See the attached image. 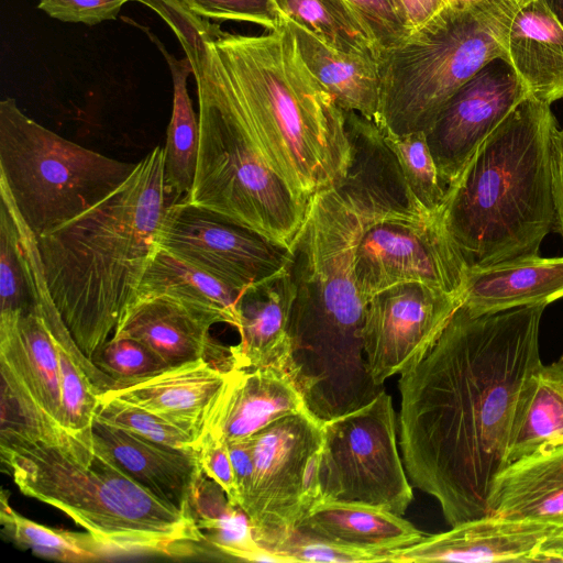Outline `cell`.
I'll use <instances>...</instances> for the list:
<instances>
[{
	"instance_id": "cell-1",
	"label": "cell",
	"mask_w": 563,
	"mask_h": 563,
	"mask_svg": "<svg viewBox=\"0 0 563 563\" xmlns=\"http://www.w3.org/2000/svg\"><path fill=\"white\" fill-rule=\"evenodd\" d=\"M545 305L472 314L462 305L440 336L400 374V449L412 486L446 522L489 515L520 398L541 365Z\"/></svg>"
},
{
	"instance_id": "cell-2",
	"label": "cell",
	"mask_w": 563,
	"mask_h": 563,
	"mask_svg": "<svg viewBox=\"0 0 563 563\" xmlns=\"http://www.w3.org/2000/svg\"><path fill=\"white\" fill-rule=\"evenodd\" d=\"M207 49L198 99L234 119L298 198L309 201L344 178V111L309 73L284 21L262 35L223 32Z\"/></svg>"
},
{
	"instance_id": "cell-3",
	"label": "cell",
	"mask_w": 563,
	"mask_h": 563,
	"mask_svg": "<svg viewBox=\"0 0 563 563\" xmlns=\"http://www.w3.org/2000/svg\"><path fill=\"white\" fill-rule=\"evenodd\" d=\"M357 212L334 187L316 192L289 252L295 284L289 339L290 376L321 420L350 412L382 389L364 352L367 298L354 275L362 230Z\"/></svg>"
},
{
	"instance_id": "cell-4",
	"label": "cell",
	"mask_w": 563,
	"mask_h": 563,
	"mask_svg": "<svg viewBox=\"0 0 563 563\" xmlns=\"http://www.w3.org/2000/svg\"><path fill=\"white\" fill-rule=\"evenodd\" d=\"M170 195L155 146L104 199L37 238L51 297L91 361L114 333L158 250Z\"/></svg>"
},
{
	"instance_id": "cell-5",
	"label": "cell",
	"mask_w": 563,
	"mask_h": 563,
	"mask_svg": "<svg viewBox=\"0 0 563 563\" xmlns=\"http://www.w3.org/2000/svg\"><path fill=\"white\" fill-rule=\"evenodd\" d=\"M0 454L23 495L63 511L115 554L186 555L205 541L192 514L134 481L92 431L2 434Z\"/></svg>"
},
{
	"instance_id": "cell-6",
	"label": "cell",
	"mask_w": 563,
	"mask_h": 563,
	"mask_svg": "<svg viewBox=\"0 0 563 563\" xmlns=\"http://www.w3.org/2000/svg\"><path fill=\"white\" fill-rule=\"evenodd\" d=\"M550 104L527 96L448 188L442 216L468 267L539 254L554 228Z\"/></svg>"
},
{
	"instance_id": "cell-7",
	"label": "cell",
	"mask_w": 563,
	"mask_h": 563,
	"mask_svg": "<svg viewBox=\"0 0 563 563\" xmlns=\"http://www.w3.org/2000/svg\"><path fill=\"white\" fill-rule=\"evenodd\" d=\"M510 26L449 4L379 59L375 123L397 135L424 132L445 101L483 66L508 57Z\"/></svg>"
},
{
	"instance_id": "cell-8",
	"label": "cell",
	"mask_w": 563,
	"mask_h": 563,
	"mask_svg": "<svg viewBox=\"0 0 563 563\" xmlns=\"http://www.w3.org/2000/svg\"><path fill=\"white\" fill-rule=\"evenodd\" d=\"M135 166L41 125L14 98L0 102V189L36 239L104 199Z\"/></svg>"
},
{
	"instance_id": "cell-9",
	"label": "cell",
	"mask_w": 563,
	"mask_h": 563,
	"mask_svg": "<svg viewBox=\"0 0 563 563\" xmlns=\"http://www.w3.org/2000/svg\"><path fill=\"white\" fill-rule=\"evenodd\" d=\"M200 141L195 177L183 199L289 249L308 202L298 198L228 113L198 99Z\"/></svg>"
},
{
	"instance_id": "cell-10",
	"label": "cell",
	"mask_w": 563,
	"mask_h": 563,
	"mask_svg": "<svg viewBox=\"0 0 563 563\" xmlns=\"http://www.w3.org/2000/svg\"><path fill=\"white\" fill-rule=\"evenodd\" d=\"M320 484V501H360L406 512L412 486L397 448L393 400L383 388L367 404L323 421Z\"/></svg>"
},
{
	"instance_id": "cell-11",
	"label": "cell",
	"mask_w": 563,
	"mask_h": 563,
	"mask_svg": "<svg viewBox=\"0 0 563 563\" xmlns=\"http://www.w3.org/2000/svg\"><path fill=\"white\" fill-rule=\"evenodd\" d=\"M252 438L254 473L242 509L256 542L269 551L321 500L323 420L303 411L276 420Z\"/></svg>"
},
{
	"instance_id": "cell-12",
	"label": "cell",
	"mask_w": 563,
	"mask_h": 563,
	"mask_svg": "<svg viewBox=\"0 0 563 563\" xmlns=\"http://www.w3.org/2000/svg\"><path fill=\"white\" fill-rule=\"evenodd\" d=\"M467 269L442 212L420 221L388 219L365 223L354 252L355 280L367 299L409 282L463 296Z\"/></svg>"
},
{
	"instance_id": "cell-13",
	"label": "cell",
	"mask_w": 563,
	"mask_h": 563,
	"mask_svg": "<svg viewBox=\"0 0 563 563\" xmlns=\"http://www.w3.org/2000/svg\"><path fill=\"white\" fill-rule=\"evenodd\" d=\"M157 243L239 292L289 262L287 249L183 198L168 206Z\"/></svg>"
},
{
	"instance_id": "cell-14",
	"label": "cell",
	"mask_w": 563,
	"mask_h": 563,
	"mask_svg": "<svg viewBox=\"0 0 563 563\" xmlns=\"http://www.w3.org/2000/svg\"><path fill=\"white\" fill-rule=\"evenodd\" d=\"M462 302V295L419 282L397 284L371 296L363 343L374 384L380 387L419 361Z\"/></svg>"
},
{
	"instance_id": "cell-15",
	"label": "cell",
	"mask_w": 563,
	"mask_h": 563,
	"mask_svg": "<svg viewBox=\"0 0 563 563\" xmlns=\"http://www.w3.org/2000/svg\"><path fill=\"white\" fill-rule=\"evenodd\" d=\"M529 95L509 58L496 57L445 101L424 134L446 190L485 139Z\"/></svg>"
},
{
	"instance_id": "cell-16",
	"label": "cell",
	"mask_w": 563,
	"mask_h": 563,
	"mask_svg": "<svg viewBox=\"0 0 563 563\" xmlns=\"http://www.w3.org/2000/svg\"><path fill=\"white\" fill-rule=\"evenodd\" d=\"M344 115L351 157L344 178L334 188L363 224L388 219L420 221L434 216L416 199L375 121L353 111H344Z\"/></svg>"
},
{
	"instance_id": "cell-17",
	"label": "cell",
	"mask_w": 563,
	"mask_h": 563,
	"mask_svg": "<svg viewBox=\"0 0 563 563\" xmlns=\"http://www.w3.org/2000/svg\"><path fill=\"white\" fill-rule=\"evenodd\" d=\"M562 526L496 515L467 520L448 531L384 554L383 562H532L541 543Z\"/></svg>"
},
{
	"instance_id": "cell-18",
	"label": "cell",
	"mask_w": 563,
	"mask_h": 563,
	"mask_svg": "<svg viewBox=\"0 0 563 563\" xmlns=\"http://www.w3.org/2000/svg\"><path fill=\"white\" fill-rule=\"evenodd\" d=\"M228 371L199 358L137 380L115 382L99 398L137 406L199 440L225 385Z\"/></svg>"
},
{
	"instance_id": "cell-19",
	"label": "cell",
	"mask_w": 563,
	"mask_h": 563,
	"mask_svg": "<svg viewBox=\"0 0 563 563\" xmlns=\"http://www.w3.org/2000/svg\"><path fill=\"white\" fill-rule=\"evenodd\" d=\"M310 411L292 378L274 366L229 368L205 431L230 442L251 438L276 420Z\"/></svg>"
},
{
	"instance_id": "cell-20",
	"label": "cell",
	"mask_w": 563,
	"mask_h": 563,
	"mask_svg": "<svg viewBox=\"0 0 563 563\" xmlns=\"http://www.w3.org/2000/svg\"><path fill=\"white\" fill-rule=\"evenodd\" d=\"M294 299L295 284L288 264L240 292L235 327L240 341L229 347L232 368L274 366L290 376L288 330Z\"/></svg>"
},
{
	"instance_id": "cell-21",
	"label": "cell",
	"mask_w": 563,
	"mask_h": 563,
	"mask_svg": "<svg viewBox=\"0 0 563 563\" xmlns=\"http://www.w3.org/2000/svg\"><path fill=\"white\" fill-rule=\"evenodd\" d=\"M0 373L53 427L63 429L57 349L34 307L26 312L0 314Z\"/></svg>"
},
{
	"instance_id": "cell-22",
	"label": "cell",
	"mask_w": 563,
	"mask_h": 563,
	"mask_svg": "<svg viewBox=\"0 0 563 563\" xmlns=\"http://www.w3.org/2000/svg\"><path fill=\"white\" fill-rule=\"evenodd\" d=\"M217 323H222L219 317L178 299L141 298L129 305L112 338L139 341L169 366H176L210 353L230 357V349L210 338V329Z\"/></svg>"
},
{
	"instance_id": "cell-23",
	"label": "cell",
	"mask_w": 563,
	"mask_h": 563,
	"mask_svg": "<svg viewBox=\"0 0 563 563\" xmlns=\"http://www.w3.org/2000/svg\"><path fill=\"white\" fill-rule=\"evenodd\" d=\"M92 439L134 481L194 515L192 500L202 475L196 452L154 443L96 417Z\"/></svg>"
},
{
	"instance_id": "cell-24",
	"label": "cell",
	"mask_w": 563,
	"mask_h": 563,
	"mask_svg": "<svg viewBox=\"0 0 563 563\" xmlns=\"http://www.w3.org/2000/svg\"><path fill=\"white\" fill-rule=\"evenodd\" d=\"M563 297V256L528 255L467 269L462 306L472 314L545 305Z\"/></svg>"
},
{
	"instance_id": "cell-25",
	"label": "cell",
	"mask_w": 563,
	"mask_h": 563,
	"mask_svg": "<svg viewBox=\"0 0 563 563\" xmlns=\"http://www.w3.org/2000/svg\"><path fill=\"white\" fill-rule=\"evenodd\" d=\"M296 530L368 551L380 556L419 542L424 534L391 510L366 503L322 500L301 519Z\"/></svg>"
},
{
	"instance_id": "cell-26",
	"label": "cell",
	"mask_w": 563,
	"mask_h": 563,
	"mask_svg": "<svg viewBox=\"0 0 563 563\" xmlns=\"http://www.w3.org/2000/svg\"><path fill=\"white\" fill-rule=\"evenodd\" d=\"M487 504L492 515L563 527V444L507 464Z\"/></svg>"
},
{
	"instance_id": "cell-27",
	"label": "cell",
	"mask_w": 563,
	"mask_h": 563,
	"mask_svg": "<svg viewBox=\"0 0 563 563\" xmlns=\"http://www.w3.org/2000/svg\"><path fill=\"white\" fill-rule=\"evenodd\" d=\"M507 54L531 96L548 104L563 98V27L541 0L514 16Z\"/></svg>"
},
{
	"instance_id": "cell-28",
	"label": "cell",
	"mask_w": 563,
	"mask_h": 563,
	"mask_svg": "<svg viewBox=\"0 0 563 563\" xmlns=\"http://www.w3.org/2000/svg\"><path fill=\"white\" fill-rule=\"evenodd\" d=\"M294 35L299 56L309 73L343 111L375 121L379 104L378 60L336 51L296 23L283 20Z\"/></svg>"
},
{
	"instance_id": "cell-29",
	"label": "cell",
	"mask_w": 563,
	"mask_h": 563,
	"mask_svg": "<svg viewBox=\"0 0 563 563\" xmlns=\"http://www.w3.org/2000/svg\"><path fill=\"white\" fill-rule=\"evenodd\" d=\"M563 444V355L536 369L523 391L507 464Z\"/></svg>"
},
{
	"instance_id": "cell-30",
	"label": "cell",
	"mask_w": 563,
	"mask_h": 563,
	"mask_svg": "<svg viewBox=\"0 0 563 563\" xmlns=\"http://www.w3.org/2000/svg\"><path fill=\"white\" fill-rule=\"evenodd\" d=\"M167 296L219 317L222 323L236 327L240 292L209 274L180 261L161 249L148 263L134 300Z\"/></svg>"
},
{
	"instance_id": "cell-31",
	"label": "cell",
	"mask_w": 563,
	"mask_h": 563,
	"mask_svg": "<svg viewBox=\"0 0 563 563\" xmlns=\"http://www.w3.org/2000/svg\"><path fill=\"white\" fill-rule=\"evenodd\" d=\"M143 30L166 59L173 81V108L167 128L165 155V185L173 200L187 196L190 191L200 141L199 118H197L188 95L187 79L192 73L188 58L177 59L163 43L146 27L129 21Z\"/></svg>"
},
{
	"instance_id": "cell-32",
	"label": "cell",
	"mask_w": 563,
	"mask_h": 563,
	"mask_svg": "<svg viewBox=\"0 0 563 563\" xmlns=\"http://www.w3.org/2000/svg\"><path fill=\"white\" fill-rule=\"evenodd\" d=\"M192 510L205 541L222 559L285 563L256 542L246 512L232 504L223 489L203 473L195 492Z\"/></svg>"
},
{
	"instance_id": "cell-33",
	"label": "cell",
	"mask_w": 563,
	"mask_h": 563,
	"mask_svg": "<svg viewBox=\"0 0 563 563\" xmlns=\"http://www.w3.org/2000/svg\"><path fill=\"white\" fill-rule=\"evenodd\" d=\"M282 20L302 26L325 45L378 60L382 51L346 0H273Z\"/></svg>"
},
{
	"instance_id": "cell-34",
	"label": "cell",
	"mask_w": 563,
	"mask_h": 563,
	"mask_svg": "<svg viewBox=\"0 0 563 563\" xmlns=\"http://www.w3.org/2000/svg\"><path fill=\"white\" fill-rule=\"evenodd\" d=\"M0 522L3 532L16 545L43 559L84 563L110 560L117 554L89 532L51 528L16 512L1 496Z\"/></svg>"
},
{
	"instance_id": "cell-35",
	"label": "cell",
	"mask_w": 563,
	"mask_h": 563,
	"mask_svg": "<svg viewBox=\"0 0 563 563\" xmlns=\"http://www.w3.org/2000/svg\"><path fill=\"white\" fill-rule=\"evenodd\" d=\"M382 132L385 142L397 156L406 181L418 202L430 214L441 213L446 188L440 178L424 132L402 135L386 130Z\"/></svg>"
},
{
	"instance_id": "cell-36",
	"label": "cell",
	"mask_w": 563,
	"mask_h": 563,
	"mask_svg": "<svg viewBox=\"0 0 563 563\" xmlns=\"http://www.w3.org/2000/svg\"><path fill=\"white\" fill-rule=\"evenodd\" d=\"M0 314L26 312L33 305L19 229L3 201L0 205Z\"/></svg>"
},
{
	"instance_id": "cell-37",
	"label": "cell",
	"mask_w": 563,
	"mask_h": 563,
	"mask_svg": "<svg viewBox=\"0 0 563 563\" xmlns=\"http://www.w3.org/2000/svg\"><path fill=\"white\" fill-rule=\"evenodd\" d=\"M96 418L154 443L196 452L198 439L194 434L137 406L99 398Z\"/></svg>"
},
{
	"instance_id": "cell-38",
	"label": "cell",
	"mask_w": 563,
	"mask_h": 563,
	"mask_svg": "<svg viewBox=\"0 0 563 563\" xmlns=\"http://www.w3.org/2000/svg\"><path fill=\"white\" fill-rule=\"evenodd\" d=\"M155 11L176 34L192 74L197 77L207 58L208 44L224 31L195 12L185 0H135Z\"/></svg>"
},
{
	"instance_id": "cell-39",
	"label": "cell",
	"mask_w": 563,
	"mask_h": 563,
	"mask_svg": "<svg viewBox=\"0 0 563 563\" xmlns=\"http://www.w3.org/2000/svg\"><path fill=\"white\" fill-rule=\"evenodd\" d=\"M91 361L114 383L137 380L172 367L146 345L128 338L111 336Z\"/></svg>"
},
{
	"instance_id": "cell-40",
	"label": "cell",
	"mask_w": 563,
	"mask_h": 563,
	"mask_svg": "<svg viewBox=\"0 0 563 563\" xmlns=\"http://www.w3.org/2000/svg\"><path fill=\"white\" fill-rule=\"evenodd\" d=\"M269 551L280 556L285 563L380 562L378 554L317 538L298 530H294L275 543Z\"/></svg>"
},
{
	"instance_id": "cell-41",
	"label": "cell",
	"mask_w": 563,
	"mask_h": 563,
	"mask_svg": "<svg viewBox=\"0 0 563 563\" xmlns=\"http://www.w3.org/2000/svg\"><path fill=\"white\" fill-rule=\"evenodd\" d=\"M199 15L208 20L241 21L258 24L267 31L282 23L273 0H185Z\"/></svg>"
},
{
	"instance_id": "cell-42",
	"label": "cell",
	"mask_w": 563,
	"mask_h": 563,
	"mask_svg": "<svg viewBox=\"0 0 563 563\" xmlns=\"http://www.w3.org/2000/svg\"><path fill=\"white\" fill-rule=\"evenodd\" d=\"M195 451L201 472L223 489L232 504L240 506L227 441L205 431L199 438Z\"/></svg>"
},
{
	"instance_id": "cell-43",
	"label": "cell",
	"mask_w": 563,
	"mask_h": 563,
	"mask_svg": "<svg viewBox=\"0 0 563 563\" xmlns=\"http://www.w3.org/2000/svg\"><path fill=\"white\" fill-rule=\"evenodd\" d=\"M360 15L382 54L408 35L389 0H346Z\"/></svg>"
},
{
	"instance_id": "cell-44",
	"label": "cell",
	"mask_w": 563,
	"mask_h": 563,
	"mask_svg": "<svg viewBox=\"0 0 563 563\" xmlns=\"http://www.w3.org/2000/svg\"><path fill=\"white\" fill-rule=\"evenodd\" d=\"M129 1L135 0H40L37 7L53 19L91 26L115 20Z\"/></svg>"
},
{
	"instance_id": "cell-45",
	"label": "cell",
	"mask_w": 563,
	"mask_h": 563,
	"mask_svg": "<svg viewBox=\"0 0 563 563\" xmlns=\"http://www.w3.org/2000/svg\"><path fill=\"white\" fill-rule=\"evenodd\" d=\"M550 169L555 216L553 229L563 239V129L559 128L558 122L550 132Z\"/></svg>"
},
{
	"instance_id": "cell-46",
	"label": "cell",
	"mask_w": 563,
	"mask_h": 563,
	"mask_svg": "<svg viewBox=\"0 0 563 563\" xmlns=\"http://www.w3.org/2000/svg\"><path fill=\"white\" fill-rule=\"evenodd\" d=\"M227 443L242 508L251 489L254 473L253 438Z\"/></svg>"
},
{
	"instance_id": "cell-47",
	"label": "cell",
	"mask_w": 563,
	"mask_h": 563,
	"mask_svg": "<svg viewBox=\"0 0 563 563\" xmlns=\"http://www.w3.org/2000/svg\"><path fill=\"white\" fill-rule=\"evenodd\" d=\"M399 21L410 34L446 4V0H389Z\"/></svg>"
},
{
	"instance_id": "cell-48",
	"label": "cell",
	"mask_w": 563,
	"mask_h": 563,
	"mask_svg": "<svg viewBox=\"0 0 563 563\" xmlns=\"http://www.w3.org/2000/svg\"><path fill=\"white\" fill-rule=\"evenodd\" d=\"M532 0H446L455 8L478 10L510 26L516 13Z\"/></svg>"
},
{
	"instance_id": "cell-49",
	"label": "cell",
	"mask_w": 563,
	"mask_h": 563,
	"mask_svg": "<svg viewBox=\"0 0 563 563\" xmlns=\"http://www.w3.org/2000/svg\"><path fill=\"white\" fill-rule=\"evenodd\" d=\"M532 562H563V528L541 543Z\"/></svg>"
},
{
	"instance_id": "cell-50",
	"label": "cell",
	"mask_w": 563,
	"mask_h": 563,
	"mask_svg": "<svg viewBox=\"0 0 563 563\" xmlns=\"http://www.w3.org/2000/svg\"><path fill=\"white\" fill-rule=\"evenodd\" d=\"M555 20L563 27V0H541Z\"/></svg>"
}]
</instances>
